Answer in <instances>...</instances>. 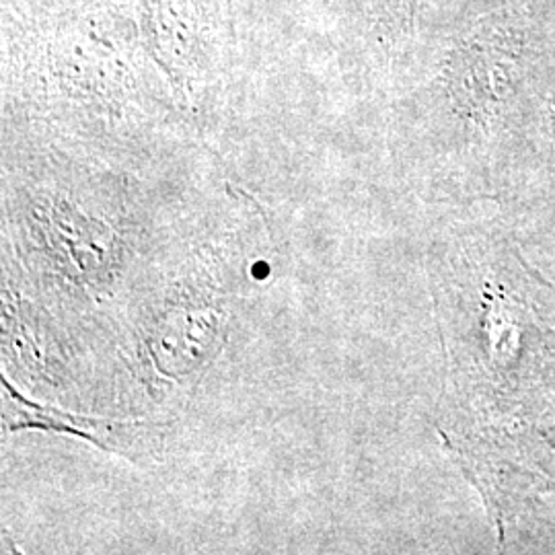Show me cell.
I'll return each instance as SVG.
<instances>
[{"label": "cell", "instance_id": "6da1fadb", "mask_svg": "<svg viewBox=\"0 0 555 555\" xmlns=\"http://www.w3.org/2000/svg\"><path fill=\"white\" fill-rule=\"evenodd\" d=\"M11 100L48 139L107 153L139 151L183 119L119 0H95L25 34L20 56H11Z\"/></svg>", "mask_w": 555, "mask_h": 555}, {"label": "cell", "instance_id": "7a4b0ae2", "mask_svg": "<svg viewBox=\"0 0 555 555\" xmlns=\"http://www.w3.org/2000/svg\"><path fill=\"white\" fill-rule=\"evenodd\" d=\"M183 119L202 124L222 93L235 31L227 0H126Z\"/></svg>", "mask_w": 555, "mask_h": 555}, {"label": "cell", "instance_id": "3957f363", "mask_svg": "<svg viewBox=\"0 0 555 555\" xmlns=\"http://www.w3.org/2000/svg\"><path fill=\"white\" fill-rule=\"evenodd\" d=\"M95 0H4L13 23H20L25 34L52 27L70 17Z\"/></svg>", "mask_w": 555, "mask_h": 555}]
</instances>
